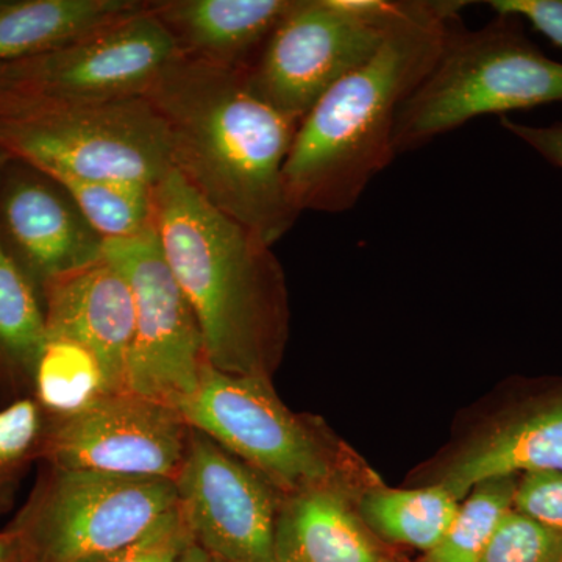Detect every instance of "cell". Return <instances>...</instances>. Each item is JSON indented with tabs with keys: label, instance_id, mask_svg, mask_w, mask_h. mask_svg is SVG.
Here are the masks:
<instances>
[{
	"label": "cell",
	"instance_id": "obj_8",
	"mask_svg": "<svg viewBox=\"0 0 562 562\" xmlns=\"http://www.w3.org/2000/svg\"><path fill=\"white\" fill-rule=\"evenodd\" d=\"M179 412L191 430L209 436L280 494L333 483L324 447L280 402L268 375L222 372L206 362Z\"/></svg>",
	"mask_w": 562,
	"mask_h": 562
},
{
	"label": "cell",
	"instance_id": "obj_16",
	"mask_svg": "<svg viewBox=\"0 0 562 562\" xmlns=\"http://www.w3.org/2000/svg\"><path fill=\"white\" fill-rule=\"evenodd\" d=\"M273 562H394L333 483L286 494L273 535Z\"/></svg>",
	"mask_w": 562,
	"mask_h": 562
},
{
	"label": "cell",
	"instance_id": "obj_6",
	"mask_svg": "<svg viewBox=\"0 0 562 562\" xmlns=\"http://www.w3.org/2000/svg\"><path fill=\"white\" fill-rule=\"evenodd\" d=\"M177 508L176 483L43 464L7 530L22 562H85L127 546Z\"/></svg>",
	"mask_w": 562,
	"mask_h": 562
},
{
	"label": "cell",
	"instance_id": "obj_20",
	"mask_svg": "<svg viewBox=\"0 0 562 562\" xmlns=\"http://www.w3.org/2000/svg\"><path fill=\"white\" fill-rule=\"evenodd\" d=\"M460 503L441 483L422 490L373 487L362 495L360 517L372 535L427 554L441 542Z\"/></svg>",
	"mask_w": 562,
	"mask_h": 562
},
{
	"label": "cell",
	"instance_id": "obj_28",
	"mask_svg": "<svg viewBox=\"0 0 562 562\" xmlns=\"http://www.w3.org/2000/svg\"><path fill=\"white\" fill-rule=\"evenodd\" d=\"M495 14L527 21L554 46L562 47V0H491Z\"/></svg>",
	"mask_w": 562,
	"mask_h": 562
},
{
	"label": "cell",
	"instance_id": "obj_4",
	"mask_svg": "<svg viewBox=\"0 0 562 562\" xmlns=\"http://www.w3.org/2000/svg\"><path fill=\"white\" fill-rule=\"evenodd\" d=\"M553 102H562V63L525 35L522 21L497 14L476 31L458 21L430 72L398 110L395 155L427 146L483 114Z\"/></svg>",
	"mask_w": 562,
	"mask_h": 562
},
{
	"label": "cell",
	"instance_id": "obj_26",
	"mask_svg": "<svg viewBox=\"0 0 562 562\" xmlns=\"http://www.w3.org/2000/svg\"><path fill=\"white\" fill-rule=\"evenodd\" d=\"M191 532L181 517L179 505L146 535L101 557L85 562H177L192 543Z\"/></svg>",
	"mask_w": 562,
	"mask_h": 562
},
{
	"label": "cell",
	"instance_id": "obj_21",
	"mask_svg": "<svg viewBox=\"0 0 562 562\" xmlns=\"http://www.w3.org/2000/svg\"><path fill=\"white\" fill-rule=\"evenodd\" d=\"M114 390L101 360L87 347L65 338H47L41 351L32 397L46 419L83 412Z\"/></svg>",
	"mask_w": 562,
	"mask_h": 562
},
{
	"label": "cell",
	"instance_id": "obj_5",
	"mask_svg": "<svg viewBox=\"0 0 562 562\" xmlns=\"http://www.w3.org/2000/svg\"><path fill=\"white\" fill-rule=\"evenodd\" d=\"M0 149L47 176L155 188L173 171L165 122L144 95L87 103L0 98Z\"/></svg>",
	"mask_w": 562,
	"mask_h": 562
},
{
	"label": "cell",
	"instance_id": "obj_30",
	"mask_svg": "<svg viewBox=\"0 0 562 562\" xmlns=\"http://www.w3.org/2000/svg\"><path fill=\"white\" fill-rule=\"evenodd\" d=\"M0 562H22L16 536L7 528L0 531Z\"/></svg>",
	"mask_w": 562,
	"mask_h": 562
},
{
	"label": "cell",
	"instance_id": "obj_25",
	"mask_svg": "<svg viewBox=\"0 0 562 562\" xmlns=\"http://www.w3.org/2000/svg\"><path fill=\"white\" fill-rule=\"evenodd\" d=\"M480 562H562V532L512 509L503 517Z\"/></svg>",
	"mask_w": 562,
	"mask_h": 562
},
{
	"label": "cell",
	"instance_id": "obj_31",
	"mask_svg": "<svg viewBox=\"0 0 562 562\" xmlns=\"http://www.w3.org/2000/svg\"><path fill=\"white\" fill-rule=\"evenodd\" d=\"M177 562H213V558L205 550L201 549L198 543L192 542L180 554Z\"/></svg>",
	"mask_w": 562,
	"mask_h": 562
},
{
	"label": "cell",
	"instance_id": "obj_29",
	"mask_svg": "<svg viewBox=\"0 0 562 562\" xmlns=\"http://www.w3.org/2000/svg\"><path fill=\"white\" fill-rule=\"evenodd\" d=\"M501 124L506 132L538 151L543 160L562 169V122L552 125H530L502 117Z\"/></svg>",
	"mask_w": 562,
	"mask_h": 562
},
{
	"label": "cell",
	"instance_id": "obj_3",
	"mask_svg": "<svg viewBox=\"0 0 562 562\" xmlns=\"http://www.w3.org/2000/svg\"><path fill=\"white\" fill-rule=\"evenodd\" d=\"M154 205L162 254L199 322L206 362L266 375L286 319L272 247L214 209L176 169L154 188Z\"/></svg>",
	"mask_w": 562,
	"mask_h": 562
},
{
	"label": "cell",
	"instance_id": "obj_19",
	"mask_svg": "<svg viewBox=\"0 0 562 562\" xmlns=\"http://www.w3.org/2000/svg\"><path fill=\"white\" fill-rule=\"evenodd\" d=\"M47 342L38 291L0 243V392L32 397L33 376Z\"/></svg>",
	"mask_w": 562,
	"mask_h": 562
},
{
	"label": "cell",
	"instance_id": "obj_32",
	"mask_svg": "<svg viewBox=\"0 0 562 562\" xmlns=\"http://www.w3.org/2000/svg\"><path fill=\"white\" fill-rule=\"evenodd\" d=\"M10 160L9 155L5 154L2 149H0V171H2L3 166L7 165V161Z\"/></svg>",
	"mask_w": 562,
	"mask_h": 562
},
{
	"label": "cell",
	"instance_id": "obj_22",
	"mask_svg": "<svg viewBox=\"0 0 562 562\" xmlns=\"http://www.w3.org/2000/svg\"><path fill=\"white\" fill-rule=\"evenodd\" d=\"M46 173V172H44ZM68 192L88 224L103 239H127L155 224L154 188L125 181L49 176Z\"/></svg>",
	"mask_w": 562,
	"mask_h": 562
},
{
	"label": "cell",
	"instance_id": "obj_14",
	"mask_svg": "<svg viewBox=\"0 0 562 562\" xmlns=\"http://www.w3.org/2000/svg\"><path fill=\"white\" fill-rule=\"evenodd\" d=\"M47 338H65L101 360L114 390L127 391L135 302L124 273L101 261L50 281L41 292Z\"/></svg>",
	"mask_w": 562,
	"mask_h": 562
},
{
	"label": "cell",
	"instance_id": "obj_15",
	"mask_svg": "<svg viewBox=\"0 0 562 562\" xmlns=\"http://www.w3.org/2000/svg\"><path fill=\"white\" fill-rule=\"evenodd\" d=\"M294 0H157L149 9L181 57L249 70Z\"/></svg>",
	"mask_w": 562,
	"mask_h": 562
},
{
	"label": "cell",
	"instance_id": "obj_33",
	"mask_svg": "<svg viewBox=\"0 0 562 562\" xmlns=\"http://www.w3.org/2000/svg\"><path fill=\"white\" fill-rule=\"evenodd\" d=\"M213 562H227V561H217V560H213Z\"/></svg>",
	"mask_w": 562,
	"mask_h": 562
},
{
	"label": "cell",
	"instance_id": "obj_24",
	"mask_svg": "<svg viewBox=\"0 0 562 562\" xmlns=\"http://www.w3.org/2000/svg\"><path fill=\"white\" fill-rule=\"evenodd\" d=\"M46 417L33 397L0 406V516L14 508L21 484L40 461Z\"/></svg>",
	"mask_w": 562,
	"mask_h": 562
},
{
	"label": "cell",
	"instance_id": "obj_13",
	"mask_svg": "<svg viewBox=\"0 0 562 562\" xmlns=\"http://www.w3.org/2000/svg\"><path fill=\"white\" fill-rule=\"evenodd\" d=\"M0 243L41 297L50 281L101 261L105 239L61 184L10 158L0 171Z\"/></svg>",
	"mask_w": 562,
	"mask_h": 562
},
{
	"label": "cell",
	"instance_id": "obj_7",
	"mask_svg": "<svg viewBox=\"0 0 562 562\" xmlns=\"http://www.w3.org/2000/svg\"><path fill=\"white\" fill-rule=\"evenodd\" d=\"M405 0H294L255 65L251 90L291 120L379 50Z\"/></svg>",
	"mask_w": 562,
	"mask_h": 562
},
{
	"label": "cell",
	"instance_id": "obj_9",
	"mask_svg": "<svg viewBox=\"0 0 562 562\" xmlns=\"http://www.w3.org/2000/svg\"><path fill=\"white\" fill-rule=\"evenodd\" d=\"M180 52L146 2L131 16L33 57L0 63V98L87 103L143 98Z\"/></svg>",
	"mask_w": 562,
	"mask_h": 562
},
{
	"label": "cell",
	"instance_id": "obj_18",
	"mask_svg": "<svg viewBox=\"0 0 562 562\" xmlns=\"http://www.w3.org/2000/svg\"><path fill=\"white\" fill-rule=\"evenodd\" d=\"M144 5L140 0H0V63L57 49Z\"/></svg>",
	"mask_w": 562,
	"mask_h": 562
},
{
	"label": "cell",
	"instance_id": "obj_2",
	"mask_svg": "<svg viewBox=\"0 0 562 562\" xmlns=\"http://www.w3.org/2000/svg\"><path fill=\"white\" fill-rule=\"evenodd\" d=\"M462 0H405L379 50L330 88L303 117L284 162L292 209L342 213L391 165L403 102L430 72Z\"/></svg>",
	"mask_w": 562,
	"mask_h": 562
},
{
	"label": "cell",
	"instance_id": "obj_12",
	"mask_svg": "<svg viewBox=\"0 0 562 562\" xmlns=\"http://www.w3.org/2000/svg\"><path fill=\"white\" fill-rule=\"evenodd\" d=\"M177 505L194 543L213 560L273 562L279 491L222 449L191 430L176 479Z\"/></svg>",
	"mask_w": 562,
	"mask_h": 562
},
{
	"label": "cell",
	"instance_id": "obj_27",
	"mask_svg": "<svg viewBox=\"0 0 562 562\" xmlns=\"http://www.w3.org/2000/svg\"><path fill=\"white\" fill-rule=\"evenodd\" d=\"M513 509L562 532V472L524 475L517 484Z\"/></svg>",
	"mask_w": 562,
	"mask_h": 562
},
{
	"label": "cell",
	"instance_id": "obj_11",
	"mask_svg": "<svg viewBox=\"0 0 562 562\" xmlns=\"http://www.w3.org/2000/svg\"><path fill=\"white\" fill-rule=\"evenodd\" d=\"M190 435L179 409L113 392L83 412L46 419L40 461L63 471L176 482Z\"/></svg>",
	"mask_w": 562,
	"mask_h": 562
},
{
	"label": "cell",
	"instance_id": "obj_34",
	"mask_svg": "<svg viewBox=\"0 0 562 562\" xmlns=\"http://www.w3.org/2000/svg\"><path fill=\"white\" fill-rule=\"evenodd\" d=\"M394 562H398V561H394Z\"/></svg>",
	"mask_w": 562,
	"mask_h": 562
},
{
	"label": "cell",
	"instance_id": "obj_23",
	"mask_svg": "<svg viewBox=\"0 0 562 562\" xmlns=\"http://www.w3.org/2000/svg\"><path fill=\"white\" fill-rule=\"evenodd\" d=\"M517 484L516 476L476 484L462 498L449 530L425 554L424 562H480L503 517L513 509Z\"/></svg>",
	"mask_w": 562,
	"mask_h": 562
},
{
	"label": "cell",
	"instance_id": "obj_10",
	"mask_svg": "<svg viewBox=\"0 0 562 562\" xmlns=\"http://www.w3.org/2000/svg\"><path fill=\"white\" fill-rule=\"evenodd\" d=\"M103 258L124 273L135 302L127 391L179 409L198 387L206 358L201 327L155 224L133 238L106 239Z\"/></svg>",
	"mask_w": 562,
	"mask_h": 562
},
{
	"label": "cell",
	"instance_id": "obj_17",
	"mask_svg": "<svg viewBox=\"0 0 562 562\" xmlns=\"http://www.w3.org/2000/svg\"><path fill=\"white\" fill-rule=\"evenodd\" d=\"M543 472H562V401L479 439L447 469L441 484L461 502L486 480Z\"/></svg>",
	"mask_w": 562,
	"mask_h": 562
},
{
	"label": "cell",
	"instance_id": "obj_1",
	"mask_svg": "<svg viewBox=\"0 0 562 562\" xmlns=\"http://www.w3.org/2000/svg\"><path fill=\"white\" fill-rule=\"evenodd\" d=\"M144 98L160 114L173 169L225 216L273 246L301 214L283 169L301 122L251 90L246 69L177 57Z\"/></svg>",
	"mask_w": 562,
	"mask_h": 562
}]
</instances>
